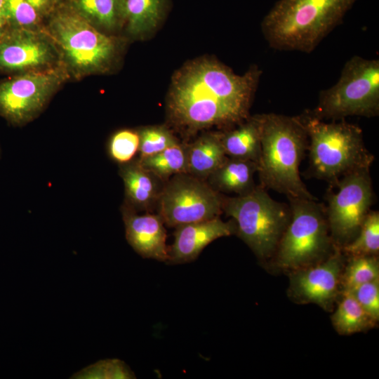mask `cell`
<instances>
[{
    "instance_id": "obj_1",
    "label": "cell",
    "mask_w": 379,
    "mask_h": 379,
    "mask_svg": "<svg viewBox=\"0 0 379 379\" xmlns=\"http://www.w3.org/2000/svg\"><path fill=\"white\" fill-rule=\"evenodd\" d=\"M261 70L244 74L214 59H199L174 76L167 99L171 124L187 135L213 126H236L247 119Z\"/></svg>"
},
{
    "instance_id": "obj_2",
    "label": "cell",
    "mask_w": 379,
    "mask_h": 379,
    "mask_svg": "<svg viewBox=\"0 0 379 379\" xmlns=\"http://www.w3.org/2000/svg\"><path fill=\"white\" fill-rule=\"evenodd\" d=\"M261 150L258 164L260 185L287 198L316 199L300 176L308 135L300 116L260 114Z\"/></svg>"
},
{
    "instance_id": "obj_3",
    "label": "cell",
    "mask_w": 379,
    "mask_h": 379,
    "mask_svg": "<svg viewBox=\"0 0 379 379\" xmlns=\"http://www.w3.org/2000/svg\"><path fill=\"white\" fill-rule=\"evenodd\" d=\"M358 0H279L261 23L274 49L310 53Z\"/></svg>"
},
{
    "instance_id": "obj_4",
    "label": "cell",
    "mask_w": 379,
    "mask_h": 379,
    "mask_svg": "<svg viewBox=\"0 0 379 379\" xmlns=\"http://www.w3.org/2000/svg\"><path fill=\"white\" fill-rule=\"evenodd\" d=\"M300 117L309 139L311 176L333 187L348 174L370 171L374 157L366 147L359 126L345 119L325 122L309 112Z\"/></svg>"
},
{
    "instance_id": "obj_5",
    "label": "cell",
    "mask_w": 379,
    "mask_h": 379,
    "mask_svg": "<svg viewBox=\"0 0 379 379\" xmlns=\"http://www.w3.org/2000/svg\"><path fill=\"white\" fill-rule=\"evenodd\" d=\"M55 44L69 76L81 78L108 70L118 43L60 2L44 26Z\"/></svg>"
},
{
    "instance_id": "obj_6",
    "label": "cell",
    "mask_w": 379,
    "mask_h": 379,
    "mask_svg": "<svg viewBox=\"0 0 379 379\" xmlns=\"http://www.w3.org/2000/svg\"><path fill=\"white\" fill-rule=\"evenodd\" d=\"M222 208L234 221L235 234L258 259L273 258L291 219L289 205L273 199L260 185L242 195L223 197Z\"/></svg>"
},
{
    "instance_id": "obj_7",
    "label": "cell",
    "mask_w": 379,
    "mask_h": 379,
    "mask_svg": "<svg viewBox=\"0 0 379 379\" xmlns=\"http://www.w3.org/2000/svg\"><path fill=\"white\" fill-rule=\"evenodd\" d=\"M288 199L291 219L273 257L277 267L293 271L324 260L335 246L323 204L316 199Z\"/></svg>"
},
{
    "instance_id": "obj_8",
    "label": "cell",
    "mask_w": 379,
    "mask_h": 379,
    "mask_svg": "<svg viewBox=\"0 0 379 379\" xmlns=\"http://www.w3.org/2000/svg\"><path fill=\"white\" fill-rule=\"evenodd\" d=\"M321 120L379 114V60L354 55L344 65L339 79L320 92L314 110Z\"/></svg>"
},
{
    "instance_id": "obj_9",
    "label": "cell",
    "mask_w": 379,
    "mask_h": 379,
    "mask_svg": "<svg viewBox=\"0 0 379 379\" xmlns=\"http://www.w3.org/2000/svg\"><path fill=\"white\" fill-rule=\"evenodd\" d=\"M69 77L62 66L12 74L0 81V117L22 126L36 118Z\"/></svg>"
},
{
    "instance_id": "obj_10",
    "label": "cell",
    "mask_w": 379,
    "mask_h": 379,
    "mask_svg": "<svg viewBox=\"0 0 379 379\" xmlns=\"http://www.w3.org/2000/svg\"><path fill=\"white\" fill-rule=\"evenodd\" d=\"M223 197L204 180L188 173L171 178L163 186L158 214L171 227L219 217Z\"/></svg>"
},
{
    "instance_id": "obj_11",
    "label": "cell",
    "mask_w": 379,
    "mask_h": 379,
    "mask_svg": "<svg viewBox=\"0 0 379 379\" xmlns=\"http://www.w3.org/2000/svg\"><path fill=\"white\" fill-rule=\"evenodd\" d=\"M328 190L325 207L330 235L335 246L343 247L357 235L373 201L370 171L348 174Z\"/></svg>"
},
{
    "instance_id": "obj_12",
    "label": "cell",
    "mask_w": 379,
    "mask_h": 379,
    "mask_svg": "<svg viewBox=\"0 0 379 379\" xmlns=\"http://www.w3.org/2000/svg\"><path fill=\"white\" fill-rule=\"evenodd\" d=\"M60 66L58 48L44 27H6L0 37L2 73L16 74Z\"/></svg>"
},
{
    "instance_id": "obj_13",
    "label": "cell",
    "mask_w": 379,
    "mask_h": 379,
    "mask_svg": "<svg viewBox=\"0 0 379 379\" xmlns=\"http://www.w3.org/2000/svg\"><path fill=\"white\" fill-rule=\"evenodd\" d=\"M344 266V253L335 246L324 260L291 272V297L299 303H314L330 310L338 294Z\"/></svg>"
},
{
    "instance_id": "obj_14",
    "label": "cell",
    "mask_w": 379,
    "mask_h": 379,
    "mask_svg": "<svg viewBox=\"0 0 379 379\" xmlns=\"http://www.w3.org/2000/svg\"><path fill=\"white\" fill-rule=\"evenodd\" d=\"M235 233L234 221L232 219L224 222L219 217L176 227L173 244L168 247L167 262L181 264L193 261L210 243Z\"/></svg>"
},
{
    "instance_id": "obj_15",
    "label": "cell",
    "mask_w": 379,
    "mask_h": 379,
    "mask_svg": "<svg viewBox=\"0 0 379 379\" xmlns=\"http://www.w3.org/2000/svg\"><path fill=\"white\" fill-rule=\"evenodd\" d=\"M121 214L126 239L133 250L144 258L167 262L166 230L159 214L139 215L124 204Z\"/></svg>"
},
{
    "instance_id": "obj_16",
    "label": "cell",
    "mask_w": 379,
    "mask_h": 379,
    "mask_svg": "<svg viewBox=\"0 0 379 379\" xmlns=\"http://www.w3.org/2000/svg\"><path fill=\"white\" fill-rule=\"evenodd\" d=\"M119 174L125 190V205L137 211L148 210L157 203L161 188L160 180L143 168L138 159L119 165Z\"/></svg>"
},
{
    "instance_id": "obj_17",
    "label": "cell",
    "mask_w": 379,
    "mask_h": 379,
    "mask_svg": "<svg viewBox=\"0 0 379 379\" xmlns=\"http://www.w3.org/2000/svg\"><path fill=\"white\" fill-rule=\"evenodd\" d=\"M237 127L220 133L227 157L258 164L261 150L260 114L249 116Z\"/></svg>"
},
{
    "instance_id": "obj_18",
    "label": "cell",
    "mask_w": 379,
    "mask_h": 379,
    "mask_svg": "<svg viewBox=\"0 0 379 379\" xmlns=\"http://www.w3.org/2000/svg\"><path fill=\"white\" fill-rule=\"evenodd\" d=\"M123 28L132 36H145L164 19L169 0H120Z\"/></svg>"
},
{
    "instance_id": "obj_19",
    "label": "cell",
    "mask_w": 379,
    "mask_h": 379,
    "mask_svg": "<svg viewBox=\"0 0 379 379\" xmlns=\"http://www.w3.org/2000/svg\"><path fill=\"white\" fill-rule=\"evenodd\" d=\"M257 172L256 162L227 157L208 178L209 185L218 192L242 195L255 187L254 175Z\"/></svg>"
},
{
    "instance_id": "obj_20",
    "label": "cell",
    "mask_w": 379,
    "mask_h": 379,
    "mask_svg": "<svg viewBox=\"0 0 379 379\" xmlns=\"http://www.w3.org/2000/svg\"><path fill=\"white\" fill-rule=\"evenodd\" d=\"M227 157L220 133L204 134L187 145V173L202 180L208 178Z\"/></svg>"
},
{
    "instance_id": "obj_21",
    "label": "cell",
    "mask_w": 379,
    "mask_h": 379,
    "mask_svg": "<svg viewBox=\"0 0 379 379\" xmlns=\"http://www.w3.org/2000/svg\"><path fill=\"white\" fill-rule=\"evenodd\" d=\"M60 2L106 34L123 28L120 0H62Z\"/></svg>"
},
{
    "instance_id": "obj_22",
    "label": "cell",
    "mask_w": 379,
    "mask_h": 379,
    "mask_svg": "<svg viewBox=\"0 0 379 379\" xmlns=\"http://www.w3.org/2000/svg\"><path fill=\"white\" fill-rule=\"evenodd\" d=\"M60 3V0H6V27H43Z\"/></svg>"
},
{
    "instance_id": "obj_23",
    "label": "cell",
    "mask_w": 379,
    "mask_h": 379,
    "mask_svg": "<svg viewBox=\"0 0 379 379\" xmlns=\"http://www.w3.org/2000/svg\"><path fill=\"white\" fill-rule=\"evenodd\" d=\"M331 321L336 331L341 335L366 331L376 323L348 291H342V298L331 317Z\"/></svg>"
},
{
    "instance_id": "obj_24",
    "label": "cell",
    "mask_w": 379,
    "mask_h": 379,
    "mask_svg": "<svg viewBox=\"0 0 379 379\" xmlns=\"http://www.w3.org/2000/svg\"><path fill=\"white\" fill-rule=\"evenodd\" d=\"M138 161L143 168L166 182L175 175L187 173V145L178 143Z\"/></svg>"
},
{
    "instance_id": "obj_25",
    "label": "cell",
    "mask_w": 379,
    "mask_h": 379,
    "mask_svg": "<svg viewBox=\"0 0 379 379\" xmlns=\"http://www.w3.org/2000/svg\"><path fill=\"white\" fill-rule=\"evenodd\" d=\"M349 256L375 255L379 252V213L370 211L355 238L341 248Z\"/></svg>"
},
{
    "instance_id": "obj_26",
    "label": "cell",
    "mask_w": 379,
    "mask_h": 379,
    "mask_svg": "<svg viewBox=\"0 0 379 379\" xmlns=\"http://www.w3.org/2000/svg\"><path fill=\"white\" fill-rule=\"evenodd\" d=\"M343 269L340 281L343 291L379 280V264L375 255L350 256Z\"/></svg>"
},
{
    "instance_id": "obj_27",
    "label": "cell",
    "mask_w": 379,
    "mask_h": 379,
    "mask_svg": "<svg viewBox=\"0 0 379 379\" xmlns=\"http://www.w3.org/2000/svg\"><path fill=\"white\" fill-rule=\"evenodd\" d=\"M139 158L158 154L179 142L177 138L166 127L163 126H149L140 129Z\"/></svg>"
},
{
    "instance_id": "obj_28",
    "label": "cell",
    "mask_w": 379,
    "mask_h": 379,
    "mask_svg": "<svg viewBox=\"0 0 379 379\" xmlns=\"http://www.w3.org/2000/svg\"><path fill=\"white\" fill-rule=\"evenodd\" d=\"M140 136L138 131L124 128L114 133L107 143L109 157L119 165L129 163L139 152Z\"/></svg>"
},
{
    "instance_id": "obj_29",
    "label": "cell",
    "mask_w": 379,
    "mask_h": 379,
    "mask_svg": "<svg viewBox=\"0 0 379 379\" xmlns=\"http://www.w3.org/2000/svg\"><path fill=\"white\" fill-rule=\"evenodd\" d=\"M129 366L119 359L100 360L74 373L76 379H132L135 378Z\"/></svg>"
},
{
    "instance_id": "obj_30",
    "label": "cell",
    "mask_w": 379,
    "mask_h": 379,
    "mask_svg": "<svg viewBox=\"0 0 379 379\" xmlns=\"http://www.w3.org/2000/svg\"><path fill=\"white\" fill-rule=\"evenodd\" d=\"M347 291L366 313L377 321L379 319V280L365 283Z\"/></svg>"
},
{
    "instance_id": "obj_31",
    "label": "cell",
    "mask_w": 379,
    "mask_h": 379,
    "mask_svg": "<svg viewBox=\"0 0 379 379\" xmlns=\"http://www.w3.org/2000/svg\"><path fill=\"white\" fill-rule=\"evenodd\" d=\"M6 0H0V37L6 28L5 18V5Z\"/></svg>"
},
{
    "instance_id": "obj_32",
    "label": "cell",
    "mask_w": 379,
    "mask_h": 379,
    "mask_svg": "<svg viewBox=\"0 0 379 379\" xmlns=\"http://www.w3.org/2000/svg\"><path fill=\"white\" fill-rule=\"evenodd\" d=\"M1 145H0V159H1Z\"/></svg>"
},
{
    "instance_id": "obj_33",
    "label": "cell",
    "mask_w": 379,
    "mask_h": 379,
    "mask_svg": "<svg viewBox=\"0 0 379 379\" xmlns=\"http://www.w3.org/2000/svg\"><path fill=\"white\" fill-rule=\"evenodd\" d=\"M60 1H62V0H60Z\"/></svg>"
}]
</instances>
